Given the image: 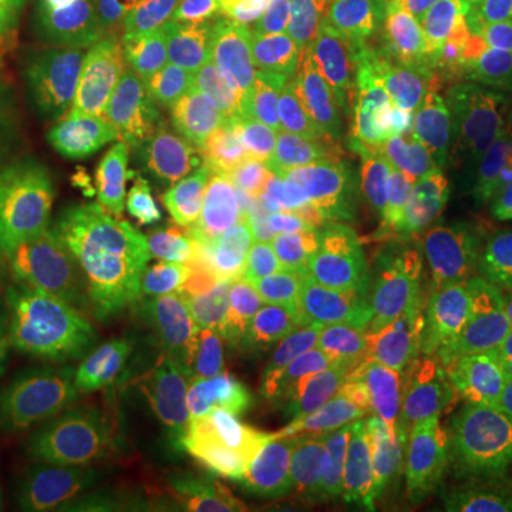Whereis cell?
Returning a JSON list of instances; mask_svg holds the SVG:
<instances>
[{"label":"cell","mask_w":512,"mask_h":512,"mask_svg":"<svg viewBox=\"0 0 512 512\" xmlns=\"http://www.w3.org/2000/svg\"><path fill=\"white\" fill-rule=\"evenodd\" d=\"M205 512H456L416 461H365L274 444L256 473H239Z\"/></svg>","instance_id":"8992f818"},{"label":"cell","mask_w":512,"mask_h":512,"mask_svg":"<svg viewBox=\"0 0 512 512\" xmlns=\"http://www.w3.org/2000/svg\"><path fill=\"white\" fill-rule=\"evenodd\" d=\"M490 148H512V63L495 86V131H490Z\"/></svg>","instance_id":"8fae6325"},{"label":"cell","mask_w":512,"mask_h":512,"mask_svg":"<svg viewBox=\"0 0 512 512\" xmlns=\"http://www.w3.org/2000/svg\"><path fill=\"white\" fill-rule=\"evenodd\" d=\"M490 188H495V211H501V239L512 251V148H490Z\"/></svg>","instance_id":"30bf717a"},{"label":"cell","mask_w":512,"mask_h":512,"mask_svg":"<svg viewBox=\"0 0 512 512\" xmlns=\"http://www.w3.org/2000/svg\"><path fill=\"white\" fill-rule=\"evenodd\" d=\"M97 0H0V143L57 109Z\"/></svg>","instance_id":"52a82bcc"},{"label":"cell","mask_w":512,"mask_h":512,"mask_svg":"<svg viewBox=\"0 0 512 512\" xmlns=\"http://www.w3.org/2000/svg\"><path fill=\"white\" fill-rule=\"evenodd\" d=\"M393 80L410 143L495 131V86L512 63V0H387Z\"/></svg>","instance_id":"277c9868"},{"label":"cell","mask_w":512,"mask_h":512,"mask_svg":"<svg viewBox=\"0 0 512 512\" xmlns=\"http://www.w3.org/2000/svg\"><path fill=\"white\" fill-rule=\"evenodd\" d=\"M490 165L416 143L359 183L336 222L308 365L279 444L416 461L433 393L501 285Z\"/></svg>","instance_id":"7a4b0ae2"},{"label":"cell","mask_w":512,"mask_h":512,"mask_svg":"<svg viewBox=\"0 0 512 512\" xmlns=\"http://www.w3.org/2000/svg\"><path fill=\"white\" fill-rule=\"evenodd\" d=\"M0 512H35V461H29V416H23L18 370L0 359Z\"/></svg>","instance_id":"ba28073f"},{"label":"cell","mask_w":512,"mask_h":512,"mask_svg":"<svg viewBox=\"0 0 512 512\" xmlns=\"http://www.w3.org/2000/svg\"><path fill=\"white\" fill-rule=\"evenodd\" d=\"M148 97L177 160L245 188L342 194L416 148L387 0H291L228 35H154Z\"/></svg>","instance_id":"3957f363"},{"label":"cell","mask_w":512,"mask_h":512,"mask_svg":"<svg viewBox=\"0 0 512 512\" xmlns=\"http://www.w3.org/2000/svg\"><path fill=\"white\" fill-rule=\"evenodd\" d=\"M336 222L325 188L234 183L160 211L114 251V370L165 461L245 473L285 433Z\"/></svg>","instance_id":"6da1fadb"},{"label":"cell","mask_w":512,"mask_h":512,"mask_svg":"<svg viewBox=\"0 0 512 512\" xmlns=\"http://www.w3.org/2000/svg\"><path fill=\"white\" fill-rule=\"evenodd\" d=\"M279 6H291V0H160L154 35H171V40L228 35V29H245V23L279 12Z\"/></svg>","instance_id":"9c48e42d"},{"label":"cell","mask_w":512,"mask_h":512,"mask_svg":"<svg viewBox=\"0 0 512 512\" xmlns=\"http://www.w3.org/2000/svg\"><path fill=\"white\" fill-rule=\"evenodd\" d=\"M416 467L456 512H512V279L490 291L433 393Z\"/></svg>","instance_id":"5b68a950"}]
</instances>
